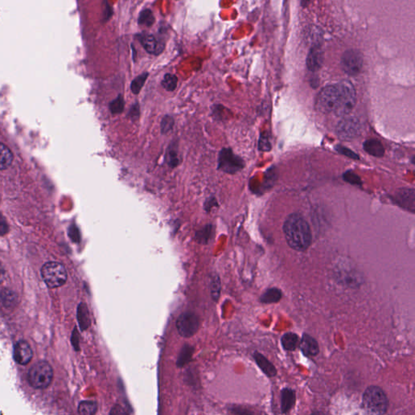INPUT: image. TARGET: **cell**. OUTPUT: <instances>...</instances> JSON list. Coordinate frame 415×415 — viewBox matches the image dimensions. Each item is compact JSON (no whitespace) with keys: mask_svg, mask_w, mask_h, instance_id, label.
Here are the masks:
<instances>
[{"mask_svg":"<svg viewBox=\"0 0 415 415\" xmlns=\"http://www.w3.org/2000/svg\"><path fill=\"white\" fill-rule=\"evenodd\" d=\"M283 232L287 243L292 249L305 252L311 246V228L299 213H291L287 217L283 225Z\"/></svg>","mask_w":415,"mask_h":415,"instance_id":"6da1fadb","label":"cell"},{"mask_svg":"<svg viewBox=\"0 0 415 415\" xmlns=\"http://www.w3.org/2000/svg\"><path fill=\"white\" fill-rule=\"evenodd\" d=\"M362 407L370 415H384L388 409V397L378 386H369L363 394Z\"/></svg>","mask_w":415,"mask_h":415,"instance_id":"7a4b0ae2","label":"cell"},{"mask_svg":"<svg viewBox=\"0 0 415 415\" xmlns=\"http://www.w3.org/2000/svg\"><path fill=\"white\" fill-rule=\"evenodd\" d=\"M336 86L339 91V99L334 112L337 116L346 117L355 106V89L349 80H342L336 84Z\"/></svg>","mask_w":415,"mask_h":415,"instance_id":"3957f363","label":"cell"},{"mask_svg":"<svg viewBox=\"0 0 415 415\" xmlns=\"http://www.w3.org/2000/svg\"><path fill=\"white\" fill-rule=\"evenodd\" d=\"M53 376L54 371L50 364L46 361H39L30 368L28 379L32 388L42 389L51 383Z\"/></svg>","mask_w":415,"mask_h":415,"instance_id":"277c9868","label":"cell"},{"mask_svg":"<svg viewBox=\"0 0 415 415\" xmlns=\"http://www.w3.org/2000/svg\"><path fill=\"white\" fill-rule=\"evenodd\" d=\"M42 279L49 288L62 287L67 280V270L62 264L48 262L41 270Z\"/></svg>","mask_w":415,"mask_h":415,"instance_id":"5b68a950","label":"cell"},{"mask_svg":"<svg viewBox=\"0 0 415 415\" xmlns=\"http://www.w3.org/2000/svg\"><path fill=\"white\" fill-rule=\"evenodd\" d=\"M244 161L235 155L230 148H223L219 152L218 158V170L225 173L234 175L244 168Z\"/></svg>","mask_w":415,"mask_h":415,"instance_id":"8992f818","label":"cell"},{"mask_svg":"<svg viewBox=\"0 0 415 415\" xmlns=\"http://www.w3.org/2000/svg\"><path fill=\"white\" fill-rule=\"evenodd\" d=\"M339 91L336 84L324 87L317 98V108L324 114L335 112L338 103Z\"/></svg>","mask_w":415,"mask_h":415,"instance_id":"52a82bcc","label":"cell"},{"mask_svg":"<svg viewBox=\"0 0 415 415\" xmlns=\"http://www.w3.org/2000/svg\"><path fill=\"white\" fill-rule=\"evenodd\" d=\"M176 328L180 336L186 338L192 337L197 333L200 328L199 317L192 311L183 312L176 321Z\"/></svg>","mask_w":415,"mask_h":415,"instance_id":"ba28073f","label":"cell"},{"mask_svg":"<svg viewBox=\"0 0 415 415\" xmlns=\"http://www.w3.org/2000/svg\"><path fill=\"white\" fill-rule=\"evenodd\" d=\"M363 55L358 49H348L341 57V68L349 76L359 74L363 68Z\"/></svg>","mask_w":415,"mask_h":415,"instance_id":"9c48e42d","label":"cell"},{"mask_svg":"<svg viewBox=\"0 0 415 415\" xmlns=\"http://www.w3.org/2000/svg\"><path fill=\"white\" fill-rule=\"evenodd\" d=\"M360 131V123L353 117L344 118L336 128V133L339 138L345 141H351L358 137Z\"/></svg>","mask_w":415,"mask_h":415,"instance_id":"30bf717a","label":"cell"},{"mask_svg":"<svg viewBox=\"0 0 415 415\" xmlns=\"http://www.w3.org/2000/svg\"><path fill=\"white\" fill-rule=\"evenodd\" d=\"M136 37L142 45L144 49L150 55L155 56L161 55L166 47L165 42L162 40L159 39V37H156L155 35L143 32L136 35Z\"/></svg>","mask_w":415,"mask_h":415,"instance_id":"8fae6325","label":"cell"},{"mask_svg":"<svg viewBox=\"0 0 415 415\" xmlns=\"http://www.w3.org/2000/svg\"><path fill=\"white\" fill-rule=\"evenodd\" d=\"M32 351L27 341H20L14 346L13 357L16 362L20 365H26L32 358Z\"/></svg>","mask_w":415,"mask_h":415,"instance_id":"7c38bea8","label":"cell"},{"mask_svg":"<svg viewBox=\"0 0 415 415\" xmlns=\"http://www.w3.org/2000/svg\"><path fill=\"white\" fill-rule=\"evenodd\" d=\"M395 202L400 207L414 213L415 206V194L414 189L403 188L396 193Z\"/></svg>","mask_w":415,"mask_h":415,"instance_id":"4fadbf2b","label":"cell"},{"mask_svg":"<svg viewBox=\"0 0 415 415\" xmlns=\"http://www.w3.org/2000/svg\"><path fill=\"white\" fill-rule=\"evenodd\" d=\"M324 62V53L318 45L311 47L306 59V66L311 72H317Z\"/></svg>","mask_w":415,"mask_h":415,"instance_id":"5bb4252c","label":"cell"},{"mask_svg":"<svg viewBox=\"0 0 415 415\" xmlns=\"http://www.w3.org/2000/svg\"><path fill=\"white\" fill-rule=\"evenodd\" d=\"M299 348L306 357H315L319 353V344L314 337L307 334L303 335Z\"/></svg>","mask_w":415,"mask_h":415,"instance_id":"9a60e30c","label":"cell"},{"mask_svg":"<svg viewBox=\"0 0 415 415\" xmlns=\"http://www.w3.org/2000/svg\"><path fill=\"white\" fill-rule=\"evenodd\" d=\"M253 358L258 367L263 371V373L265 374L268 377L272 378L277 376V371L274 365L266 357L263 355L262 353L255 351Z\"/></svg>","mask_w":415,"mask_h":415,"instance_id":"2e32d148","label":"cell"},{"mask_svg":"<svg viewBox=\"0 0 415 415\" xmlns=\"http://www.w3.org/2000/svg\"><path fill=\"white\" fill-rule=\"evenodd\" d=\"M296 401V393L292 388H284L281 392V410L282 414H287L294 407Z\"/></svg>","mask_w":415,"mask_h":415,"instance_id":"e0dca14e","label":"cell"},{"mask_svg":"<svg viewBox=\"0 0 415 415\" xmlns=\"http://www.w3.org/2000/svg\"><path fill=\"white\" fill-rule=\"evenodd\" d=\"M363 148L368 154L376 158H381L384 155L383 144H381V141L375 139H370L365 141L363 144Z\"/></svg>","mask_w":415,"mask_h":415,"instance_id":"ac0fdd59","label":"cell"},{"mask_svg":"<svg viewBox=\"0 0 415 415\" xmlns=\"http://www.w3.org/2000/svg\"><path fill=\"white\" fill-rule=\"evenodd\" d=\"M166 162L171 168H176L181 162V157L178 153V148L177 144L172 143L166 149Z\"/></svg>","mask_w":415,"mask_h":415,"instance_id":"d6986e66","label":"cell"},{"mask_svg":"<svg viewBox=\"0 0 415 415\" xmlns=\"http://www.w3.org/2000/svg\"><path fill=\"white\" fill-rule=\"evenodd\" d=\"M77 319L79 323L80 328L81 330H86L89 329L91 324V319L89 317V309L86 304L80 303L77 309Z\"/></svg>","mask_w":415,"mask_h":415,"instance_id":"ffe728a7","label":"cell"},{"mask_svg":"<svg viewBox=\"0 0 415 415\" xmlns=\"http://www.w3.org/2000/svg\"><path fill=\"white\" fill-rule=\"evenodd\" d=\"M282 293L278 288H270L263 293L259 298V301L262 303H275L282 299Z\"/></svg>","mask_w":415,"mask_h":415,"instance_id":"44dd1931","label":"cell"},{"mask_svg":"<svg viewBox=\"0 0 415 415\" xmlns=\"http://www.w3.org/2000/svg\"><path fill=\"white\" fill-rule=\"evenodd\" d=\"M299 341V336L294 333H287L281 339L282 347L287 351H294L298 347Z\"/></svg>","mask_w":415,"mask_h":415,"instance_id":"7402d4cb","label":"cell"},{"mask_svg":"<svg viewBox=\"0 0 415 415\" xmlns=\"http://www.w3.org/2000/svg\"><path fill=\"white\" fill-rule=\"evenodd\" d=\"M13 161V153L3 143H0V170H5Z\"/></svg>","mask_w":415,"mask_h":415,"instance_id":"603a6c76","label":"cell"},{"mask_svg":"<svg viewBox=\"0 0 415 415\" xmlns=\"http://www.w3.org/2000/svg\"><path fill=\"white\" fill-rule=\"evenodd\" d=\"M194 348L190 345H184L183 348L181 349L180 353L178 354V360H177V367H183L188 364L192 358Z\"/></svg>","mask_w":415,"mask_h":415,"instance_id":"cb8c5ba5","label":"cell"},{"mask_svg":"<svg viewBox=\"0 0 415 415\" xmlns=\"http://www.w3.org/2000/svg\"><path fill=\"white\" fill-rule=\"evenodd\" d=\"M97 411V404L92 400H84L78 406L79 415H95Z\"/></svg>","mask_w":415,"mask_h":415,"instance_id":"d4e9b609","label":"cell"},{"mask_svg":"<svg viewBox=\"0 0 415 415\" xmlns=\"http://www.w3.org/2000/svg\"><path fill=\"white\" fill-rule=\"evenodd\" d=\"M155 23V17L153 13L149 8L141 11L138 17V25L146 27H151Z\"/></svg>","mask_w":415,"mask_h":415,"instance_id":"484cf974","label":"cell"},{"mask_svg":"<svg viewBox=\"0 0 415 415\" xmlns=\"http://www.w3.org/2000/svg\"><path fill=\"white\" fill-rule=\"evenodd\" d=\"M221 289H222V285H221L220 277L217 274L212 275L210 279V294L213 301H218V299L220 298Z\"/></svg>","mask_w":415,"mask_h":415,"instance_id":"4316f807","label":"cell"},{"mask_svg":"<svg viewBox=\"0 0 415 415\" xmlns=\"http://www.w3.org/2000/svg\"><path fill=\"white\" fill-rule=\"evenodd\" d=\"M161 85L166 91H175L178 86V77L176 75L166 73L161 80Z\"/></svg>","mask_w":415,"mask_h":415,"instance_id":"83f0119b","label":"cell"},{"mask_svg":"<svg viewBox=\"0 0 415 415\" xmlns=\"http://www.w3.org/2000/svg\"><path fill=\"white\" fill-rule=\"evenodd\" d=\"M148 76H149L148 72H143L142 74L139 75L138 77H136L131 81V90L134 94L137 95V94H140V92L141 91V89L144 85V83L148 79Z\"/></svg>","mask_w":415,"mask_h":415,"instance_id":"f1b7e54d","label":"cell"},{"mask_svg":"<svg viewBox=\"0 0 415 415\" xmlns=\"http://www.w3.org/2000/svg\"><path fill=\"white\" fill-rule=\"evenodd\" d=\"M125 107V101L124 96L121 94H119L116 98L109 103V110L113 114H121L124 112Z\"/></svg>","mask_w":415,"mask_h":415,"instance_id":"f546056e","label":"cell"},{"mask_svg":"<svg viewBox=\"0 0 415 415\" xmlns=\"http://www.w3.org/2000/svg\"><path fill=\"white\" fill-rule=\"evenodd\" d=\"M212 232H213L212 225H206V226L203 228L202 230H199V231L196 232V234H195V239L197 240V242L207 244V242L210 239Z\"/></svg>","mask_w":415,"mask_h":415,"instance_id":"4dcf8cb0","label":"cell"},{"mask_svg":"<svg viewBox=\"0 0 415 415\" xmlns=\"http://www.w3.org/2000/svg\"><path fill=\"white\" fill-rule=\"evenodd\" d=\"M175 126V119L171 115H165L163 119H161L160 128L162 135H167L173 130Z\"/></svg>","mask_w":415,"mask_h":415,"instance_id":"1f68e13d","label":"cell"},{"mask_svg":"<svg viewBox=\"0 0 415 415\" xmlns=\"http://www.w3.org/2000/svg\"><path fill=\"white\" fill-rule=\"evenodd\" d=\"M343 179L352 185L361 186L363 183L361 178H359V176L356 175L355 173H353V171H346V173L343 175Z\"/></svg>","mask_w":415,"mask_h":415,"instance_id":"d6a6232c","label":"cell"},{"mask_svg":"<svg viewBox=\"0 0 415 415\" xmlns=\"http://www.w3.org/2000/svg\"><path fill=\"white\" fill-rule=\"evenodd\" d=\"M1 299H2V301L6 306H13V303L16 301V295H14L13 292L9 291V290H4V291L2 292Z\"/></svg>","mask_w":415,"mask_h":415,"instance_id":"836d02e7","label":"cell"},{"mask_svg":"<svg viewBox=\"0 0 415 415\" xmlns=\"http://www.w3.org/2000/svg\"><path fill=\"white\" fill-rule=\"evenodd\" d=\"M140 116H141L140 105H139L138 102H136L131 106V108L129 110L128 117L130 118L132 121H136V120H138Z\"/></svg>","mask_w":415,"mask_h":415,"instance_id":"e575fe53","label":"cell"},{"mask_svg":"<svg viewBox=\"0 0 415 415\" xmlns=\"http://www.w3.org/2000/svg\"><path fill=\"white\" fill-rule=\"evenodd\" d=\"M336 150L338 151L339 153L342 154V155L346 156V157H348L350 159H359L358 158V155L357 153H354L353 151L351 150V149H349L348 148H346V147H344V146L338 145L336 147Z\"/></svg>","mask_w":415,"mask_h":415,"instance_id":"d590c367","label":"cell"},{"mask_svg":"<svg viewBox=\"0 0 415 415\" xmlns=\"http://www.w3.org/2000/svg\"><path fill=\"white\" fill-rule=\"evenodd\" d=\"M110 415H128V413L125 408L119 404H116L112 407Z\"/></svg>","mask_w":415,"mask_h":415,"instance_id":"8d00e7d4","label":"cell"},{"mask_svg":"<svg viewBox=\"0 0 415 415\" xmlns=\"http://www.w3.org/2000/svg\"><path fill=\"white\" fill-rule=\"evenodd\" d=\"M104 3L106 4V6H105V9H104L102 20H103V22H107V21L109 20L110 18L112 17V16H113L114 12H113L112 6L110 5V3L108 2H104Z\"/></svg>","mask_w":415,"mask_h":415,"instance_id":"74e56055","label":"cell"},{"mask_svg":"<svg viewBox=\"0 0 415 415\" xmlns=\"http://www.w3.org/2000/svg\"><path fill=\"white\" fill-rule=\"evenodd\" d=\"M259 148L262 151H269L271 148L270 141L266 136H261L259 141Z\"/></svg>","mask_w":415,"mask_h":415,"instance_id":"f35d334b","label":"cell"},{"mask_svg":"<svg viewBox=\"0 0 415 415\" xmlns=\"http://www.w3.org/2000/svg\"><path fill=\"white\" fill-rule=\"evenodd\" d=\"M8 223L2 214H0V236L5 235L8 232Z\"/></svg>","mask_w":415,"mask_h":415,"instance_id":"ab89813d","label":"cell"},{"mask_svg":"<svg viewBox=\"0 0 415 415\" xmlns=\"http://www.w3.org/2000/svg\"><path fill=\"white\" fill-rule=\"evenodd\" d=\"M231 410V412L233 414H235V415H254V414L252 412V411H250L249 410H247V409H245V408L239 407V406H235V407H232L230 409Z\"/></svg>","mask_w":415,"mask_h":415,"instance_id":"60d3db41","label":"cell"},{"mask_svg":"<svg viewBox=\"0 0 415 415\" xmlns=\"http://www.w3.org/2000/svg\"><path fill=\"white\" fill-rule=\"evenodd\" d=\"M72 346L74 347L75 350L77 351H80L79 346V334L77 332V329H74L73 334L72 336Z\"/></svg>","mask_w":415,"mask_h":415,"instance_id":"b9f144b4","label":"cell"},{"mask_svg":"<svg viewBox=\"0 0 415 415\" xmlns=\"http://www.w3.org/2000/svg\"><path fill=\"white\" fill-rule=\"evenodd\" d=\"M72 235H71L72 236V239H73V241L75 242H79L80 241V235L79 231L77 230V228L74 227L72 230Z\"/></svg>","mask_w":415,"mask_h":415,"instance_id":"7bdbcfd3","label":"cell"},{"mask_svg":"<svg viewBox=\"0 0 415 415\" xmlns=\"http://www.w3.org/2000/svg\"><path fill=\"white\" fill-rule=\"evenodd\" d=\"M6 277V271L5 269L3 268L2 264H0V283H2V282L4 281Z\"/></svg>","mask_w":415,"mask_h":415,"instance_id":"ee69618b","label":"cell"},{"mask_svg":"<svg viewBox=\"0 0 415 415\" xmlns=\"http://www.w3.org/2000/svg\"><path fill=\"white\" fill-rule=\"evenodd\" d=\"M311 415H329L328 413L324 412V411H319V410H317V411H314L313 413H311Z\"/></svg>","mask_w":415,"mask_h":415,"instance_id":"f6af8a7d","label":"cell"}]
</instances>
